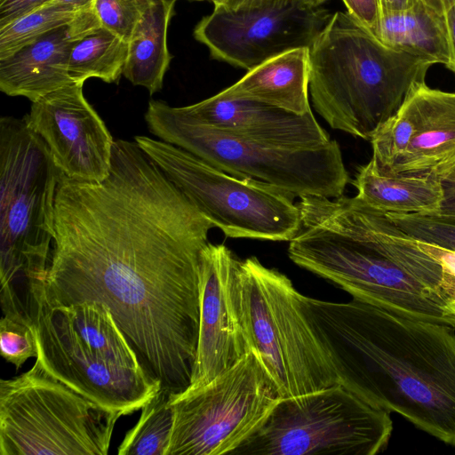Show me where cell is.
<instances>
[{
  "instance_id": "1",
  "label": "cell",
  "mask_w": 455,
  "mask_h": 455,
  "mask_svg": "<svg viewBox=\"0 0 455 455\" xmlns=\"http://www.w3.org/2000/svg\"><path fill=\"white\" fill-rule=\"evenodd\" d=\"M213 228L136 141L116 140L105 180H60L44 300L107 306L144 371L180 394L196 362Z\"/></svg>"
},
{
  "instance_id": "2",
  "label": "cell",
  "mask_w": 455,
  "mask_h": 455,
  "mask_svg": "<svg viewBox=\"0 0 455 455\" xmlns=\"http://www.w3.org/2000/svg\"><path fill=\"white\" fill-rule=\"evenodd\" d=\"M301 303L340 384L455 446L454 328L356 299Z\"/></svg>"
},
{
  "instance_id": "3",
  "label": "cell",
  "mask_w": 455,
  "mask_h": 455,
  "mask_svg": "<svg viewBox=\"0 0 455 455\" xmlns=\"http://www.w3.org/2000/svg\"><path fill=\"white\" fill-rule=\"evenodd\" d=\"M292 262L398 315L455 329L451 276L384 212L356 196H302Z\"/></svg>"
},
{
  "instance_id": "4",
  "label": "cell",
  "mask_w": 455,
  "mask_h": 455,
  "mask_svg": "<svg viewBox=\"0 0 455 455\" xmlns=\"http://www.w3.org/2000/svg\"><path fill=\"white\" fill-rule=\"evenodd\" d=\"M309 96L334 130L363 140L425 82L432 64L384 44L347 12H336L309 48Z\"/></svg>"
},
{
  "instance_id": "5",
  "label": "cell",
  "mask_w": 455,
  "mask_h": 455,
  "mask_svg": "<svg viewBox=\"0 0 455 455\" xmlns=\"http://www.w3.org/2000/svg\"><path fill=\"white\" fill-rule=\"evenodd\" d=\"M62 173L25 118L0 119V300L4 315L26 316L45 280Z\"/></svg>"
},
{
  "instance_id": "6",
  "label": "cell",
  "mask_w": 455,
  "mask_h": 455,
  "mask_svg": "<svg viewBox=\"0 0 455 455\" xmlns=\"http://www.w3.org/2000/svg\"><path fill=\"white\" fill-rule=\"evenodd\" d=\"M145 120L159 140L225 172L267 183L292 196L336 198L349 181L335 140L318 145L253 140L205 124L161 100L149 101Z\"/></svg>"
},
{
  "instance_id": "7",
  "label": "cell",
  "mask_w": 455,
  "mask_h": 455,
  "mask_svg": "<svg viewBox=\"0 0 455 455\" xmlns=\"http://www.w3.org/2000/svg\"><path fill=\"white\" fill-rule=\"evenodd\" d=\"M240 315L251 350L262 361L282 398L339 383L291 281L256 257L240 259Z\"/></svg>"
},
{
  "instance_id": "8",
  "label": "cell",
  "mask_w": 455,
  "mask_h": 455,
  "mask_svg": "<svg viewBox=\"0 0 455 455\" xmlns=\"http://www.w3.org/2000/svg\"><path fill=\"white\" fill-rule=\"evenodd\" d=\"M121 413L52 375L36 358L0 380V455H107Z\"/></svg>"
},
{
  "instance_id": "9",
  "label": "cell",
  "mask_w": 455,
  "mask_h": 455,
  "mask_svg": "<svg viewBox=\"0 0 455 455\" xmlns=\"http://www.w3.org/2000/svg\"><path fill=\"white\" fill-rule=\"evenodd\" d=\"M390 413L340 383L282 398L230 455H376L388 445Z\"/></svg>"
},
{
  "instance_id": "10",
  "label": "cell",
  "mask_w": 455,
  "mask_h": 455,
  "mask_svg": "<svg viewBox=\"0 0 455 455\" xmlns=\"http://www.w3.org/2000/svg\"><path fill=\"white\" fill-rule=\"evenodd\" d=\"M135 141L227 237L290 242L299 232L300 210L291 195L225 172L161 140L136 136Z\"/></svg>"
},
{
  "instance_id": "11",
  "label": "cell",
  "mask_w": 455,
  "mask_h": 455,
  "mask_svg": "<svg viewBox=\"0 0 455 455\" xmlns=\"http://www.w3.org/2000/svg\"><path fill=\"white\" fill-rule=\"evenodd\" d=\"M282 399L251 350L206 385L171 395L173 424L165 455H230Z\"/></svg>"
},
{
  "instance_id": "12",
  "label": "cell",
  "mask_w": 455,
  "mask_h": 455,
  "mask_svg": "<svg viewBox=\"0 0 455 455\" xmlns=\"http://www.w3.org/2000/svg\"><path fill=\"white\" fill-rule=\"evenodd\" d=\"M38 355L56 379L123 416L141 410L162 387L144 370L126 367L82 341L36 296L28 309Z\"/></svg>"
},
{
  "instance_id": "13",
  "label": "cell",
  "mask_w": 455,
  "mask_h": 455,
  "mask_svg": "<svg viewBox=\"0 0 455 455\" xmlns=\"http://www.w3.org/2000/svg\"><path fill=\"white\" fill-rule=\"evenodd\" d=\"M331 15L306 0L247 11L214 5L195 27L194 36L212 58L250 70L283 52L310 48Z\"/></svg>"
},
{
  "instance_id": "14",
  "label": "cell",
  "mask_w": 455,
  "mask_h": 455,
  "mask_svg": "<svg viewBox=\"0 0 455 455\" xmlns=\"http://www.w3.org/2000/svg\"><path fill=\"white\" fill-rule=\"evenodd\" d=\"M83 85L73 82L44 95L24 118L65 177L100 182L109 174L115 140L84 96Z\"/></svg>"
},
{
  "instance_id": "15",
  "label": "cell",
  "mask_w": 455,
  "mask_h": 455,
  "mask_svg": "<svg viewBox=\"0 0 455 455\" xmlns=\"http://www.w3.org/2000/svg\"><path fill=\"white\" fill-rule=\"evenodd\" d=\"M238 259L224 244L209 242L200 274V323L192 390L206 385L251 351L239 306Z\"/></svg>"
},
{
  "instance_id": "16",
  "label": "cell",
  "mask_w": 455,
  "mask_h": 455,
  "mask_svg": "<svg viewBox=\"0 0 455 455\" xmlns=\"http://www.w3.org/2000/svg\"><path fill=\"white\" fill-rule=\"evenodd\" d=\"M180 108L205 124L253 140L293 145H318L331 140L312 112L299 115L261 102L226 99L218 94Z\"/></svg>"
},
{
  "instance_id": "17",
  "label": "cell",
  "mask_w": 455,
  "mask_h": 455,
  "mask_svg": "<svg viewBox=\"0 0 455 455\" xmlns=\"http://www.w3.org/2000/svg\"><path fill=\"white\" fill-rule=\"evenodd\" d=\"M420 117L403 155L384 174L430 177L455 161V92L418 84ZM382 174V173H381Z\"/></svg>"
},
{
  "instance_id": "18",
  "label": "cell",
  "mask_w": 455,
  "mask_h": 455,
  "mask_svg": "<svg viewBox=\"0 0 455 455\" xmlns=\"http://www.w3.org/2000/svg\"><path fill=\"white\" fill-rule=\"evenodd\" d=\"M75 41L68 25L1 59L0 90L9 96H22L34 102L73 83L68 63Z\"/></svg>"
},
{
  "instance_id": "19",
  "label": "cell",
  "mask_w": 455,
  "mask_h": 455,
  "mask_svg": "<svg viewBox=\"0 0 455 455\" xmlns=\"http://www.w3.org/2000/svg\"><path fill=\"white\" fill-rule=\"evenodd\" d=\"M309 48H297L271 58L236 83L217 93L226 99L248 100L304 115L309 103Z\"/></svg>"
},
{
  "instance_id": "20",
  "label": "cell",
  "mask_w": 455,
  "mask_h": 455,
  "mask_svg": "<svg viewBox=\"0 0 455 455\" xmlns=\"http://www.w3.org/2000/svg\"><path fill=\"white\" fill-rule=\"evenodd\" d=\"M353 185L357 198L387 214L435 213L443 199L439 180L381 174L371 160L358 168Z\"/></svg>"
},
{
  "instance_id": "21",
  "label": "cell",
  "mask_w": 455,
  "mask_h": 455,
  "mask_svg": "<svg viewBox=\"0 0 455 455\" xmlns=\"http://www.w3.org/2000/svg\"><path fill=\"white\" fill-rule=\"evenodd\" d=\"M176 0H151L129 41L123 75L150 94L159 92L172 60L167 30Z\"/></svg>"
},
{
  "instance_id": "22",
  "label": "cell",
  "mask_w": 455,
  "mask_h": 455,
  "mask_svg": "<svg viewBox=\"0 0 455 455\" xmlns=\"http://www.w3.org/2000/svg\"><path fill=\"white\" fill-rule=\"evenodd\" d=\"M387 46L445 67L450 46L444 14L419 1L407 9L381 14L377 36Z\"/></svg>"
},
{
  "instance_id": "23",
  "label": "cell",
  "mask_w": 455,
  "mask_h": 455,
  "mask_svg": "<svg viewBox=\"0 0 455 455\" xmlns=\"http://www.w3.org/2000/svg\"><path fill=\"white\" fill-rule=\"evenodd\" d=\"M128 46V42L102 27L76 40L68 63L70 79L84 83L94 77L116 82L124 71Z\"/></svg>"
},
{
  "instance_id": "24",
  "label": "cell",
  "mask_w": 455,
  "mask_h": 455,
  "mask_svg": "<svg viewBox=\"0 0 455 455\" xmlns=\"http://www.w3.org/2000/svg\"><path fill=\"white\" fill-rule=\"evenodd\" d=\"M171 395L161 387L141 409L138 422L119 445L118 455L166 454L173 424Z\"/></svg>"
},
{
  "instance_id": "25",
  "label": "cell",
  "mask_w": 455,
  "mask_h": 455,
  "mask_svg": "<svg viewBox=\"0 0 455 455\" xmlns=\"http://www.w3.org/2000/svg\"><path fill=\"white\" fill-rule=\"evenodd\" d=\"M78 13L65 6L44 4L0 27V60L43 36L69 25Z\"/></svg>"
},
{
  "instance_id": "26",
  "label": "cell",
  "mask_w": 455,
  "mask_h": 455,
  "mask_svg": "<svg viewBox=\"0 0 455 455\" xmlns=\"http://www.w3.org/2000/svg\"><path fill=\"white\" fill-rule=\"evenodd\" d=\"M387 215L413 239L455 251V217L436 213Z\"/></svg>"
},
{
  "instance_id": "27",
  "label": "cell",
  "mask_w": 455,
  "mask_h": 455,
  "mask_svg": "<svg viewBox=\"0 0 455 455\" xmlns=\"http://www.w3.org/2000/svg\"><path fill=\"white\" fill-rule=\"evenodd\" d=\"M150 1L95 0L93 12L102 28L129 43Z\"/></svg>"
},
{
  "instance_id": "28",
  "label": "cell",
  "mask_w": 455,
  "mask_h": 455,
  "mask_svg": "<svg viewBox=\"0 0 455 455\" xmlns=\"http://www.w3.org/2000/svg\"><path fill=\"white\" fill-rule=\"evenodd\" d=\"M2 356L19 370L28 359L37 357L38 346L32 325L10 317L0 321Z\"/></svg>"
},
{
  "instance_id": "29",
  "label": "cell",
  "mask_w": 455,
  "mask_h": 455,
  "mask_svg": "<svg viewBox=\"0 0 455 455\" xmlns=\"http://www.w3.org/2000/svg\"><path fill=\"white\" fill-rule=\"evenodd\" d=\"M347 12L378 36L381 6L379 0H342Z\"/></svg>"
},
{
  "instance_id": "30",
  "label": "cell",
  "mask_w": 455,
  "mask_h": 455,
  "mask_svg": "<svg viewBox=\"0 0 455 455\" xmlns=\"http://www.w3.org/2000/svg\"><path fill=\"white\" fill-rule=\"evenodd\" d=\"M51 0H0V27L44 5Z\"/></svg>"
},
{
  "instance_id": "31",
  "label": "cell",
  "mask_w": 455,
  "mask_h": 455,
  "mask_svg": "<svg viewBox=\"0 0 455 455\" xmlns=\"http://www.w3.org/2000/svg\"><path fill=\"white\" fill-rule=\"evenodd\" d=\"M293 0H219L213 5L222 6L231 11H247L256 9L278 8Z\"/></svg>"
},
{
  "instance_id": "32",
  "label": "cell",
  "mask_w": 455,
  "mask_h": 455,
  "mask_svg": "<svg viewBox=\"0 0 455 455\" xmlns=\"http://www.w3.org/2000/svg\"><path fill=\"white\" fill-rule=\"evenodd\" d=\"M419 246L437 260L444 272L455 279V251L418 241Z\"/></svg>"
},
{
  "instance_id": "33",
  "label": "cell",
  "mask_w": 455,
  "mask_h": 455,
  "mask_svg": "<svg viewBox=\"0 0 455 455\" xmlns=\"http://www.w3.org/2000/svg\"><path fill=\"white\" fill-rule=\"evenodd\" d=\"M443 189V199L436 214L455 217V181L440 180Z\"/></svg>"
},
{
  "instance_id": "34",
  "label": "cell",
  "mask_w": 455,
  "mask_h": 455,
  "mask_svg": "<svg viewBox=\"0 0 455 455\" xmlns=\"http://www.w3.org/2000/svg\"><path fill=\"white\" fill-rule=\"evenodd\" d=\"M450 46V61L446 68L455 74V4L444 12Z\"/></svg>"
},
{
  "instance_id": "35",
  "label": "cell",
  "mask_w": 455,
  "mask_h": 455,
  "mask_svg": "<svg viewBox=\"0 0 455 455\" xmlns=\"http://www.w3.org/2000/svg\"><path fill=\"white\" fill-rule=\"evenodd\" d=\"M95 0H51L45 4H56L65 6L78 12L93 11Z\"/></svg>"
},
{
  "instance_id": "36",
  "label": "cell",
  "mask_w": 455,
  "mask_h": 455,
  "mask_svg": "<svg viewBox=\"0 0 455 455\" xmlns=\"http://www.w3.org/2000/svg\"><path fill=\"white\" fill-rule=\"evenodd\" d=\"M379 2L382 14L407 9L414 3V0H379Z\"/></svg>"
},
{
  "instance_id": "37",
  "label": "cell",
  "mask_w": 455,
  "mask_h": 455,
  "mask_svg": "<svg viewBox=\"0 0 455 455\" xmlns=\"http://www.w3.org/2000/svg\"><path fill=\"white\" fill-rule=\"evenodd\" d=\"M431 8L432 10L444 14V12L455 4V0H417Z\"/></svg>"
},
{
  "instance_id": "38",
  "label": "cell",
  "mask_w": 455,
  "mask_h": 455,
  "mask_svg": "<svg viewBox=\"0 0 455 455\" xmlns=\"http://www.w3.org/2000/svg\"><path fill=\"white\" fill-rule=\"evenodd\" d=\"M437 180H450L455 181V161L446 166L437 176Z\"/></svg>"
},
{
  "instance_id": "39",
  "label": "cell",
  "mask_w": 455,
  "mask_h": 455,
  "mask_svg": "<svg viewBox=\"0 0 455 455\" xmlns=\"http://www.w3.org/2000/svg\"><path fill=\"white\" fill-rule=\"evenodd\" d=\"M306 1L312 5L321 6L326 0H306Z\"/></svg>"
},
{
  "instance_id": "40",
  "label": "cell",
  "mask_w": 455,
  "mask_h": 455,
  "mask_svg": "<svg viewBox=\"0 0 455 455\" xmlns=\"http://www.w3.org/2000/svg\"><path fill=\"white\" fill-rule=\"evenodd\" d=\"M451 298L452 299L453 304L455 305V279L453 280V285L451 291Z\"/></svg>"
},
{
  "instance_id": "41",
  "label": "cell",
  "mask_w": 455,
  "mask_h": 455,
  "mask_svg": "<svg viewBox=\"0 0 455 455\" xmlns=\"http://www.w3.org/2000/svg\"><path fill=\"white\" fill-rule=\"evenodd\" d=\"M195 1H204V0H195ZM211 1L213 4H217L219 0H208Z\"/></svg>"
}]
</instances>
